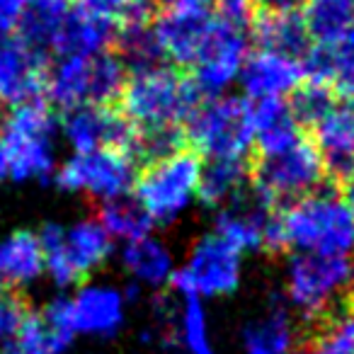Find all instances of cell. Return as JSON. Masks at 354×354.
I'll use <instances>...</instances> for the list:
<instances>
[{
	"label": "cell",
	"instance_id": "12",
	"mask_svg": "<svg viewBox=\"0 0 354 354\" xmlns=\"http://www.w3.org/2000/svg\"><path fill=\"white\" fill-rule=\"evenodd\" d=\"M136 183V160L122 151L73 153L56 170V185L66 192L88 194L100 204L129 197Z\"/></svg>",
	"mask_w": 354,
	"mask_h": 354
},
{
	"label": "cell",
	"instance_id": "35",
	"mask_svg": "<svg viewBox=\"0 0 354 354\" xmlns=\"http://www.w3.org/2000/svg\"><path fill=\"white\" fill-rule=\"evenodd\" d=\"M73 10L95 22H102L112 30L141 22L136 8H133V0H73Z\"/></svg>",
	"mask_w": 354,
	"mask_h": 354
},
{
	"label": "cell",
	"instance_id": "24",
	"mask_svg": "<svg viewBox=\"0 0 354 354\" xmlns=\"http://www.w3.org/2000/svg\"><path fill=\"white\" fill-rule=\"evenodd\" d=\"M114 37H117V30L80 15L71 6L54 35L51 54H56L59 59L102 54V51H109V46H114Z\"/></svg>",
	"mask_w": 354,
	"mask_h": 354
},
{
	"label": "cell",
	"instance_id": "23",
	"mask_svg": "<svg viewBox=\"0 0 354 354\" xmlns=\"http://www.w3.org/2000/svg\"><path fill=\"white\" fill-rule=\"evenodd\" d=\"M250 104L257 158L281 153L304 138V131L291 114L286 100H260V102Z\"/></svg>",
	"mask_w": 354,
	"mask_h": 354
},
{
	"label": "cell",
	"instance_id": "7",
	"mask_svg": "<svg viewBox=\"0 0 354 354\" xmlns=\"http://www.w3.org/2000/svg\"><path fill=\"white\" fill-rule=\"evenodd\" d=\"M202 160L194 151H183L148 162L136 175L133 199L141 204L153 226H170L197 199Z\"/></svg>",
	"mask_w": 354,
	"mask_h": 354
},
{
	"label": "cell",
	"instance_id": "39",
	"mask_svg": "<svg viewBox=\"0 0 354 354\" xmlns=\"http://www.w3.org/2000/svg\"><path fill=\"white\" fill-rule=\"evenodd\" d=\"M170 6H183V8H192V10H212V6L216 0H165Z\"/></svg>",
	"mask_w": 354,
	"mask_h": 354
},
{
	"label": "cell",
	"instance_id": "6",
	"mask_svg": "<svg viewBox=\"0 0 354 354\" xmlns=\"http://www.w3.org/2000/svg\"><path fill=\"white\" fill-rule=\"evenodd\" d=\"M37 238L44 252V272L56 286L80 284L114 252V241L97 218H80L71 226L44 223Z\"/></svg>",
	"mask_w": 354,
	"mask_h": 354
},
{
	"label": "cell",
	"instance_id": "22",
	"mask_svg": "<svg viewBox=\"0 0 354 354\" xmlns=\"http://www.w3.org/2000/svg\"><path fill=\"white\" fill-rule=\"evenodd\" d=\"M272 209H265L250 197V192L243 194L231 207L218 209L212 233L233 245L238 252H255L265 245V223Z\"/></svg>",
	"mask_w": 354,
	"mask_h": 354
},
{
	"label": "cell",
	"instance_id": "8",
	"mask_svg": "<svg viewBox=\"0 0 354 354\" xmlns=\"http://www.w3.org/2000/svg\"><path fill=\"white\" fill-rule=\"evenodd\" d=\"M127 75V66L114 51H102L95 56H68L59 59V64L49 68L44 97L64 112L83 104H112L114 100H119Z\"/></svg>",
	"mask_w": 354,
	"mask_h": 354
},
{
	"label": "cell",
	"instance_id": "41",
	"mask_svg": "<svg viewBox=\"0 0 354 354\" xmlns=\"http://www.w3.org/2000/svg\"><path fill=\"white\" fill-rule=\"evenodd\" d=\"M8 175V156H6V148H3V141H0V180Z\"/></svg>",
	"mask_w": 354,
	"mask_h": 354
},
{
	"label": "cell",
	"instance_id": "30",
	"mask_svg": "<svg viewBox=\"0 0 354 354\" xmlns=\"http://www.w3.org/2000/svg\"><path fill=\"white\" fill-rule=\"evenodd\" d=\"M97 221L112 241H122V243L138 241V238L153 233V221L148 218V214L143 212L141 204L131 194L100 204Z\"/></svg>",
	"mask_w": 354,
	"mask_h": 354
},
{
	"label": "cell",
	"instance_id": "1",
	"mask_svg": "<svg viewBox=\"0 0 354 354\" xmlns=\"http://www.w3.org/2000/svg\"><path fill=\"white\" fill-rule=\"evenodd\" d=\"M277 214L284 250L354 257V212L342 194L320 187Z\"/></svg>",
	"mask_w": 354,
	"mask_h": 354
},
{
	"label": "cell",
	"instance_id": "25",
	"mask_svg": "<svg viewBox=\"0 0 354 354\" xmlns=\"http://www.w3.org/2000/svg\"><path fill=\"white\" fill-rule=\"evenodd\" d=\"M299 12L315 46L337 49L354 32V0H301Z\"/></svg>",
	"mask_w": 354,
	"mask_h": 354
},
{
	"label": "cell",
	"instance_id": "31",
	"mask_svg": "<svg viewBox=\"0 0 354 354\" xmlns=\"http://www.w3.org/2000/svg\"><path fill=\"white\" fill-rule=\"evenodd\" d=\"M114 49H117L114 54L127 66V71H138L162 64L151 22H133V25L119 27L117 37H114Z\"/></svg>",
	"mask_w": 354,
	"mask_h": 354
},
{
	"label": "cell",
	"instance_id": "11",
	"mask_svg": "<svg viewBox=\"0 0 354 354\" xmlns=\"http://www.w3.org/2000/svg\"><path fill=\"white\" fill-rule=\"evenodd\" d=\"M250 54V35L245 22L226 15H214L207 39L192 66L189 83L202 100L226 95V90L241 78L243 64Z\"/></svg>",
	"mask_w": 354,
	"mask_h": 354
},
{
	"label": "cell",
	"instance_id": "27",
	"mask_svg": "<svg viewBox=\"0 0 354 354\" xmlns=\"http://www.w3.org/2000/svg\"><path fill=\"white\" fill-rule=\"evenodd\" d=\"M250 165L248 160H207L199 175L197 199L207 207L223 209L248 192Z\"/></svg>",
	"mask_w": 354,
	"mask_h": 354
},
{
	"label": "cell",
	"instance_id": "2",
	"mask_svg": "<svg viewBox=\"0 0 354 354\" xmlns=\"http://www.w3.org/2000/svg\"><path fill=\"white\" fill-rule=\"evenodd\" d=\"M202 97L189 78L167 64L129 71L127 83L119 93V112L136 131L160 127H183Z\"/></svg>",
	"mask_w": 354,
	"mask_h": 354
},
{
	"label": "cell",
	"instance_id": "16",
	"mask_svg": "<svg viewBox=\"0 0 354 354\" xmlns=\"http://www.w3.org/2000/svg\"><path fill=\"white\" fill-rule=\"evenodd\" d=\"M75 335L112 337L127 320V296L114 284H85L68 296Z\"/></svg>",
	"mask_w": 354,
	"mask_h": 354
},
{
	"label": "cell",
	"instance_id": "37",
	"mask_svg": "<svg viewBox=\"0 0 354 354\" xmlns=\"http://www.w3.org/2000/svg\"><path fill=\"white\" fill-rule=\"evenodd\" d=\"M30 0H0V39L10 37Z\"/></svg>",
	"mask_w": 354,
	"mask_h": 354
},
{
	"label": "cell",
	"instance_id": "5",
	"mask_svg": "<svg viewBox=\"0 0 354 354\" xmlns=\"http://www.w3.org/2000/svg\"><path fill=\"white\" fill-rule=\"evenodd\" d=\"M185 141L207 160H248L255 148L252 104L238 95L202 100L185 119Z\"/></svg>",
	"mask_w": 354,
	"mask_h": 354
},
{
	"label": "cell",
	"instance_id": "36",
	"mask_svg": "<svg viewBox=\"0 0 354 354\" xmlns=\"http://www.w3.org/2000/svg\"><path fill=\"white\" fill-rule=\"evenodd\" d=\"M335 56V73H333V88L337 95L352 100L354 102V32L333 49Z\"/></svg>",
	"mask_w": 354,
	"mask_h": 354
},
{
	"label": "cell",
	"instance_id": "13",
	"mask_svg": "<svg viewBox=\"0 0 354 354\" xmlns=\"http://www.w3.org/2000/svg\"><path fill=\"white\" fill-rule=\"evenodd\" d=\"M61 133L66 143L73 148V153L109 148L133 158L136 151V129L119 109H112V104H83V107L68 109L64 112Z\"/></svg>",
	"mask_w": 354,
	"mask_h": 354
},
{
	"label": "cell",
	"instance_id": "28",
	"mask_svg": "<svg viewBox=\"0 0 354 354\" xmlns=\"http://www.w3.org/2000/svg\"><path fill=\"white\" fill-rule=\"evenodd\" d=\"M170 335L172 344L185 354H216L212 320L199 299H180Z\"/></svg>",
	"mask_w": 354,
	"mask_h": 354
},
{
	"label": "cell",
	"instance_id": "9",
	"mask_svg": "<svg viewBox=\"0 0 354 354\" xmlns=\"http://www.w3.org/2000/svg\"><path fill=\"white\" fill-rule=\"evenodd\" d=\"M328 177L313 141L301 138L274 156H260L250 167V197L265 209H281L323 187Z\"/></svg>",
	"mask_w": 354,
	"mask_h": 354
},
{
	"label": "cell",
	"instance_id": "15",
	"mask_svg": "<svg viewBox=\"0 0 354 354\" xmlns=\"http://www.w3.org/2000/svg\"><path fill=\"white\" fill-rule=\"evenodd\" d=\"M49 56L27 46L15 35L0 39V100L22 104L44 97Z\"/></svg>",
	"mask_w": 354,
	"mask_h": 354
},
{
	"label": "cell",
	"instance_id": "3",
	"mask_svg": "<svg viewBox=\"0 0 354 354\" xmlns=\"http://www.w3.org/2000/svg\"><path fill=\"white\" fill-rule=\"evenodd\" d=\"M354 289V257L294 252L284 267V304L304 323H325Z\"/></svg>",
	"mask_w": 354,
	"mask_h": 354
},
{
	"label": "cell",
	"instance_id": "33",
	"mask_svg": "<svg viewBox=\"0 0 354 354\" xmlns=\"http://www.w3.org/2000/svg\"><path fill=\"white\" fill-rule=\"evenodd\" d=\"M306 354H354V306L330 315L306 347Z\"/></svg>",
	"mask_w": 354,
	"mask_h": 354
},
{
	"label": "cell",
	"instance_id": "14",
	"mask_svg": "<svg viewBox=\"0 0 354 354\" xmlns=\"http://www.w3.org/2000/svg\"><path fill=\"white\" fill-rule=\"evenodd\" d=\"M212 17L214 15L207 10H192V8L165 3L156 20L151 22L162 64L172 68H192L207 39Z\"/></svg>",
	"mask_w": 354,
	"mask_h": 354
},
{
	"label": "cell",
	"instance_id": "21",
	"mask_svg": "<svg viewBox=\"0 0 354 354\" xmlns=\"http://www.w3.org/2000/svg\"><path fill=\"white\" fill-rule=\"evenodd\" d=\"M122 267L133 286L138 289H165L175 277V255L170 245L160 238L143 236L138 241L124 243L122 248Z\"/></svg>",
	"mask_w": 354,
	"mask_h": 354
},
{
	"label": "cell",
	"instance_id": "4",
	"mask_svg": "<svg viewBox=\"0 0 354 354\" xmlns=\"http://www.w3.org/2000/svg\"><path fill=\"white\" fill-rule=\"evenodd\" d=\"M56 131L59 122L44 97L15 104L0 127L8 175L17 183L49 180L56 170Z\"/></svg>",
	"mask_w": 354,
	"mask_h": 354
},
{
	"label": "cell",
	"instance_id": "32",
	"mask_svg": "<svg viewBox=\"0 0 354 354\" xmlns=\"http://www.w3.org/2000/svg\"><path fill=\"white\" fill-rule=\"evenodd\" d=\"M339 95L333 85L328 83H313V80H304L299 88L291 93L289 109L294 114V119L299 122V127H313L315 122L325 117L335 104H339Z\"/></svg>",
	"mask_w": 354,
	"mask_h": 354
},
{
	"label": "cell",
	"instance_id": "38",
	"mask_svg": "<svg viewBox=\"0 0 354 354\" xmlns=\"http://www.w3.org/2000/svg\"><path fill=\"white\" fill-rule=\"evenodd\" d=\"M252 3H260L262 10H294L301 0H252Z\"/></svg>",
	"mask_w": 354,
	"mask_h": 354
},
{
	"label": "cell",
	"instance_id": "29",
	"mask_svg": "<svg viewBox=\"0 0 354 354\" xmlns=\"http://www.w3.org/2000/svg\"><path fill=\"white\" fill-rule=\"evenodd\" d=\"M68 8L71 6L66 0H30V6L25 8L12 35L25 41L27 46L49 56L51 41H54V35Z\"/></svg>",
	"mask_w": 354,
	"mask_h": 354
},
{
	"label": "cell",
	"instance_id": "26",
	"mask_svg": "<svg viewBox=\"0 0 354 354\" xmlns=\"http://www.w3.org/2000/svg\"><path fill=\"white\" fill-rule=\"evenodd\" d=\"M44 272V252L32 231H15L0 243V281L8 289L37 281Z\"/></svg>",
	"mask_w": 354,
	"mask_h": 354
},
{
	"label": "cell",
	"instance_id": "19",
	"mask_svg": "<svg viewBox=\"0 0 354 354\" xmlns=\"http://www.w3.org/2000/svg\"><path fill=\"white\" fill-rule=\"evenodd\" d=\"M313 146L330 177L347 180L354 172V107L335 104L313 124Z\"/></svg>",
	"mask_w": 354,
	"mask_h": 354
},
{
	"label": "cell",
	"instance_id": "18",
	"mask_svg": "<svg viewBox=\"0 0 354 354\" xmlns=\"http://www.w3.org/2000/svg\"><path fill=\"white\" fill-rule=\"evenodd\" d=\"M241 347L243 354H296L299 330L284 301L270 299L260 313L243 325Z\"/></svg>",
	"mask_w": 354,
	"mask_h": 354
},
{
	"label": "cell",
	"instance_id": "10",
	"mask_svg": "<svg viewBox=\"0 0 354 354\" xmlns=\"http://www.w3.org/2000/svg\"><path fill=\"white\" fill-rule=\"evenodd\" d=\"M243 252L216 233H204L189 248L187 260L175 270L170 286L180 299H221L241 286Z\"/></svg>",
	"mask_w": 354,
	"mask_h": 354
},
{
	"label": "cell",
	"instance_id": "40",
	"mask_svg": "<svg viewBox=\"0 0 354 354\" xmlns=\"http://www.w3.org/2000/svg\"><path fill=\"white\" fill-rule=\"evenodd\" d=\"M342 197H344V202H347L349 207H352V212H354V172L342 183Z\"/></svg>",
	"mask_w": 354,
	"mask_h": 354
},
{
	"label": "cell",
	"instance_id": "17",
	"mask_svg": "<svg viewBox=\"0 0 354 354\" xmlns=\"http://www.w3.org/2000/svg\"><path fill=\"white\" fill-rule=\"evenodd\" d=\"M304 80L301 59L257 49L255 54H248L238 83L248 102H260V100H286Z\"/></svg>",
	"mask_w": 354,
	"mask_h": 354
},
{
	"label": "cell",
	"instance_id": "34",
	"mask_svg": "<svg viewBox=\"0 0 354 354\" xmlns=\"http://www.w3.org/2000/svg\"><path fill=\"white\" fill-rule=\"evenodd\" d=\"M0 354H59L51 342L46 325L39 313H32L25 318L17 335L8 342L0 344Z\"/></svg>",
	"mask_w": 354,
	"mask_h": 354
},
{
	"label": "cell",
	"instance_id": "20",
	"mask_svg": "<svg viewBox=\"0 0 354 354\" xmlns=\"http://www.w3.org/2000/svg\"><path fill=\"white\" fill-rule=\"evenodd\" d=\"M250 39L260 46V51L304 59L306 51L313 46L306 30L301 12L296 10H260L250 22Z\"/></svg>",
	"mask_w": 354,
	"mask_h": 354
}]
</instances>
